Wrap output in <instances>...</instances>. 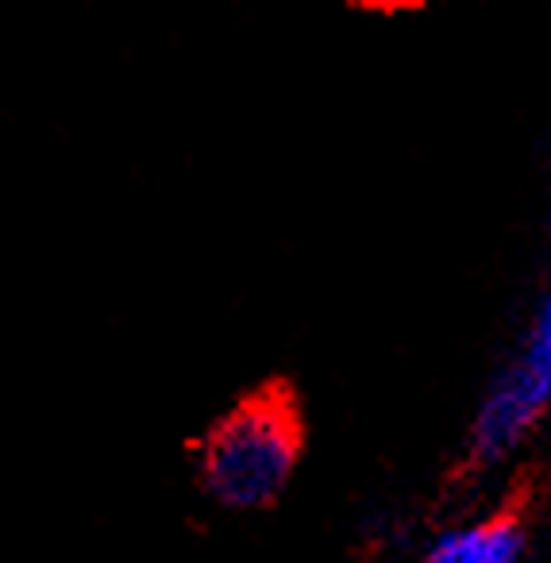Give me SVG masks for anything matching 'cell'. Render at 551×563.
<instances>
[{
  "label": "cell",
  "mask_w": 551,
  "mask_h": 563,
  "mask_svg": "<svg viewBox=\"0 0 551 563\" xmlns=\"http://www.w3.org/2000/svg\"><path fill=\"white\" fill-rule=\"evenodd\" d=\"M525 548L528 537L520 517L494 514L440 532L425 563H525Z\"/></svg>",
  "instance_id": "obj_3"
},
{
  "label": "cell",
  "mask_w": 551,
  "mask_h": 563,
  "mask_svg": "<svg viewBox=\"0 0 551 563\" xmlns=\"http://www.w3.org/2000/svg\"><path fill=\"white\" fill-rule=\"evenodd\" d=\"M301 460V421L282 390H258L232 406L201 444V483L220 506H271Z\"/></svg>",
  "instance_id": "obj_1"
},
{
  "label": "cell",
  "mask_w": 551,
  "mask_h": 563,
  "mask_svg": "<svg viewBox=\"0 0 551 563\" xmlns=\"http://www.w3.org/2000/svg\"><path fill=\"white\" fill-rule=\"evenodd\" d=\"M551 401V298L532 309L517 347L494 383L482 394V406L471 421V455L478 463H497L517 452L528 432L540 424Z\"/></svg>",
  "instance_id": "obj_2"
}]
</instances>
